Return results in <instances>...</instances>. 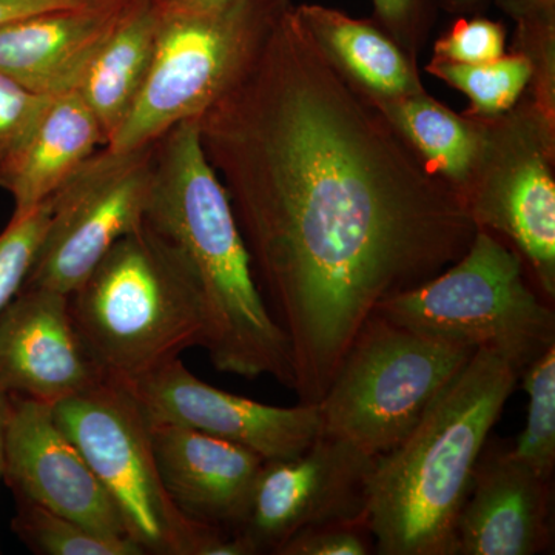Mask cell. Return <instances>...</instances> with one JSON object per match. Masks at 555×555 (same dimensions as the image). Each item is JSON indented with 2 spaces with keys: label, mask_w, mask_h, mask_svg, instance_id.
<instances>
[{
  "label": "cell",
  "mask_w": 555,
  "mask_h": 555,
  "mask_svg": "<svg viewBox=\"0 0 555 555\" xmlns=\"http://www.w3.org/2000/svg\"><path fill=\"white\" fill-rule=\"evenodd\" d=\"M196 122L288 339L299 403H320L378 305L469 248L478 228L467 201L328 57L291 0Z\"/></svg>",
  "instance_id": "1"
},
{
  "label": "cell",
  "mask_w": 555,
  "mask_h": 555,
  "mask_svg": "<svg viewBox=\"0 0 555 555\" xmlns=\"http://www.w3.org/2000/svg\"><path fill=\"white\" fill-rule=\"evenodd\" d=\"M145 224L192 269L206 302V349L215 369L241 378L269 375L294 389L291 346L259 291L228 192L208 163L198 122L156 141Z\"/></svg>",
  "instance_id": "2"
},
{
  "label": "cell",
  "mask_w": 555,
  "mask_h": 555,
  "mask_svg": "<svg viewBox=\"0 0 555 555\" xmlns=\"http://www.w3.org/2000/svg\"><path fill=\"white\" fill-rule=\"evenodd\" d=\"M518 382L509 361L477 349L408 437L375 459L367 507L375 553L455 555L478 456Z\"/></svg>",
  "instance_id": "3"
},
{
  "label": "cell",
  "mask_w": 555,
  "mask_h": 555,
  "mask_svg": "<svg viewBox=\"0 0 555 555\" xmlns=\"http://www.w3.org/2000/svg\"><path fill=\"white\" fill-rule=\"evenodd\" d=\"M69 310L102 375L119 385L206 345L198 281L178 248L145 222L109 247L69 295Z\"/></svg>",
  "instance_id": "4"
},
{
  "label": "cell",
  "mask_w": 555,
  "mask_h": 555,
  "mask_svg": "<svg viewBox=\"0 0 555 555\" xmlns=\"http://www.w3.org/2000/svg\"><path fill=\"white\" fill-rule=\"evenodd\" d=\"M53 415L144 554L254 555L243 535L190 520L171 502L156 466L149 418L126 386L104 379L53 404Z\"/></svg>",
  "instance_id": "5"
},
{
  "label": "cell",
  "mask_w": 555,
  "mask_h": 555,
  "mask_svg": "<svg viewBox=\"0 0 555 555\" xmlns=\"http://www.w3.org/2000/svg\"><path fill=\"white\" fill-rule=\"evenodd\" d=\"M375 312L426 337L494 350L520 375L555 346L554 309L526 284L516 251L485 229L454 264Z\"/></svg>",
  "instance_id": "6"
},
{
  "label": "cell",
  "mask_w": 555,
  "mask_h": 555,
  "mask_svg": "<svg viewBox=\"0 0 555 555\" xmlns=\"http://www.w3.org/2000/svg\"><path fill=\"white\" fill-rule=\"evenodd\" d=\"M476 349L400 326L374 312L346 350L321 398V433L364 454L398 447Z\"/></svg>",
  "instance_id": "7"
},
{
  "label": "cell",
  "mask_w": 555,
  "mask_h": 555,
  "mask_svg": "<svg viewBox=\"0 0 555 555\" xmlns=\"http://www.w3.org/2000/svg\"><path fill=\"white\" fill-rule=\"evenodd\" d=\"M288 0H235L224 9L160 5L155 57L137 104L105 147L133 150L196 120L238 79Z\"/></svg>",
  "instance_id": "8"
},
{
  "label": "cell",
  "mask_w": 555,
  "mask_h": 555,
  "mask_svg": "<svg viewBox=\"0 0 555 555\" xmlns=\"http://www.w3.org/2000/svg\"><path fill=\"white\" fill-rule=\"evenodd\" d=\"M156 142L102 147L49 199L50 219L22 288L72 295L116 241L144 224Z\"/></svg>",
  "instance_id": "9"
},
{
  "label": "cell",
  "mask_w": 555,
  "mask_h": 555,
  "mask_svg": "<svg viewBox=\"0 0 555 555\" xmlns=\"http://www.w3.org/2000/svg\"><path fill=\"white\" fill-rule=\"evenodd\" d=\"M375 456L321 433L292 459L266 460L240 534L257 554H276L309 526L367 518Z\"/></svg>",
  "instance_id": "10"
},
{
  "label": "cell",
  "mask_w": 555,
  "mask_h": 555,
  "mask_svg": "<svg viewBox=\"0 0 555 555\" xmlns=\"http://www.w3.org/2000/svg\"><path fill=\"white\" fill-rule=\"evenodd\" d=\"M126 386L149 422L190 427L257 452L264 460L292 459L321 434L318 403L270 406L207 385L179 358Z\"/></svg>",
  "instance_id": "11"
},
{
  "label": "cell",
  "mask_w": 555,
  "mask_h": 555,
  "mask_svg": "<svg viewBox=\"0 0 555 555\" xmlns=\"http://www.w3.org/2000/svg\"><path fill=\"white\" fill-rule=\"evenodd\" d=\"M3 477L17 499L98 534L130 539L115 503L57 425L49 403L13 396Z\"/></svg>",
  "instance_id": "12"
},
{
  "label": "cell",
  "mask_w": 555,
  "mask_h": 555,
  "mask_svg": "<svg viewBox=\"0 0 555 555\" xmlns=\"http://www.w3.org/2000/svg\"><path fill=\"white\" fill-rule=\"evenodd\" d=\"M104 379L76 328L68 295L21 288L0 313V385L53 406Z\"/></svg>",
  "instance_id": "13"
},
{
  "label": "cell",
  "mask_w": 555,
  "mask_h": 555,
  "mask_svg": "<svg viewBox=\"0 0 555 555\" xmlns=\"http://www.w3.org/2000/svg\"><path fill=\"white\" fill-rule=\"evenodd\" d=\"M553 480L486 441L455 526V555H534L553 543Z\"/></svg>",
  "instance_id": "14"
},
{
  "label": "cell",
  "mask_w": 555,
  "mask_h": 555,
  "mask_svg": "<svg viewBox=\"0 0 555 555\" xmlns=\"http://www.w3.org/2000/svg\"><path fill=\"white\" fill-rule=\"evenodd\" d=\"M160 480L178 509L198 524L240 532L266 460L190 427L150 422Z\"/></svg>",
  "instance_id": "15"
},
{
  "label": "cell",
  "mask_w": 555,
  "mask_h": 555,
  "mask_svg": "<svg viewBox=\"0 0 555 555\" xmlns=\"http://www.w3.org/2000/svg\"><path fill=\"white\" fill-rule=\"evenodd\" d=\"M129 0H90L0 25V73L43 96L75 91Z\"/></svg>",
  "instance_id": "16"
},
{
  "label": "cell",
  "mask_w": 555,
  "mask_h": 555,
  "mask_svg": "<svg viewBox=\"0 0 555 555\" xmlns=\"http://www.w3.org/2000/svg\"><path fill=\"white\" fill-rule=\"evenodd\" d=\"M467 193L478 229L509 236L528 259L546 297H555V184L540 153L521 156L503 175Z\"/></svg>",
  "instance_id": "17"
},
{
  "label": "cell",
  "mask_w": 555,
  "mask_h": 555,
  "mask_svg": "<svg viewBox=\"0 0 555 555\" xmlns=\"http://www.w3.org/2000/svg\"><path fill=\"white\" fill-rule=\"evenodd\" d=\"M105 147V137L78 91L53 98L24 147L0 175L14 201L13 217L49 201L68 178Z\"/></svg>",
  "instance_id": "18"
},
{
  "label": "cell",
  "mask_w": 555,
  "mask_h": 555,
  "mask_svg": "<svg viewBox=\"0 0 555 555\" xmlns=\"http://www.w3.org/2000/svg\"><path fill=\"white\" fill-rule=\"evenodd\" d=\"M158 0H129L76 87L100 122L105 145L118 133L144 89L155 57Z\"/></svg>",
  "instance_id": "19"
},
{
  "label": "cell",
  "mask_w": 555,
  "mask_h": 555,
  "mask_svg": "<svg viewBox=\"0 0 555 555\" xmlns=\"http://www.w3.org/2000/svg\"><path fill=\"white\" fill-rule=\"evenodd\" d=\"M297 11L328 57L371 96L393 100L422 93L404 54L375 25L326 7L299 5Z\"/></svg>",
  "instance_id": "20"
},
{
  "label": "cell",
  "mask_w": 555,
  "mask_h": 555,
  "mask_svg": "<svg viewBox=\"0 0 555 555\" xmlns=\"http://www.w3.org/2000/svg\"><path fill=\"white\" fill-rule=\"evenodd\" d=\"M374 100L426 166L447 179L466 199L488 153L485 131L423 91L393 100Z\"/></svg>",
  "instance_id": "21"
},
{
  "label": "cell",
  "mask_w": 555,
  "mask_h": 555,
  "mask_svg": "<svg viewBox=\"0 0 555 555\" xmlns=\"http://www.w3.org/2000/svg\"><path fill=\"white\" fill-rule=\"evenodd\" d=\"M13 529L33 553L40 555H144L133 540L98 534L27 500L17 499Z\"/></svg>",
  "instance_id": "22"
},
{
  "label": "cell",
  "mask_w": 555,
  "mask_h": 555,
  "mask_svg": "<svg viewBox=\"0 0 555 555\" xmlns=\"http://www.w3.org/2000/svg\"><path fill=\"white\" fill-rule=\"evenodd\" d=\"M427 72L463 91L481 116H499L524 93L531 79L532 64L525 56H502L474 65L434 60Z\"/></svg>",
  "instance_id": "23"
},
{
  "label": "cell",
  "mask_w": 555,
  "mask_h": 555,
  "mask_svg": "<svg viewBox=\"0 0 555 555\" xmlns=\"http://www.w3.org/2000/svg\"><path fill=\"white\" fill-rule=\"evenodd\" d=\"M528 393L525 429L511 444L513 452L545 480H553L555 469V346L521 372Z\"/></svg>",
  "instance_id": "24"
},
{
  "label": "cell",
  "mask_w": 555,
  "mask_h": 555,
  "mask_svg": "<svg viewBox=\"0 0 555 555\" xmlns=\"http://www.w3.org/2000/svg\"><path fill=\"white\" fill-rule=\"evenodd\" d=\"M50 219L49 201L11 218L0 233V313L24 287Z\"/></svg>",
  "instance_id": "25"
},
{
  "label": "cell",
  "mask_w": 555,
  "mask_h": 555,
  "mask_svg": "<svg viewBox=\"0 0 555 555\" xmlns=\"http://www.w3.org/2000/svg\"><path fill=\"white\" fill-rule=\"evenodd\" d=\"M0 73V175L31 137L50 102Z\"/></svg>",
  "instance_id": "26"
},
{
  "label": "cell",
  "mask_w": 555,
  "mask_h": 555,
  "mask_svg": "<svg viewBox=\"0 0 555 555\" xmlns=\"http://www.w3.org/2000/svg\"><path fill=\"white\" fill-rule=\"evenodd\" d=\"M375 553L367 518L309 526L281 545L276 555H369Z\"/></svg>",
  "instance_id": "27"
},
{
  "label": "cell",
  "mask_w": 555,
  "mask_h": 555,
  "mask_svg": "<svg viewBox=\"0 0 555 555\" xmlns=\"http://www.w3.org/2000/svg\"><path fill=\"white\" fill-rule=\"evenodd\" d=\"M505 56V30L483 17L460 20L436 43V60L455 64H485Z\"/></svg>",
  "instance_id": "28"
},
{
  "label": "cell",
  "mask_w": 555,
  "mask_h": 555,
  "mask_svg": "<svg viewBox=\"0 0 555 555\" xmlns=\"http://www.w3.org/2000/svg\"><path fill=\"white\" fill-rule=\"evenodd\" d=\"M87 2L90 0H0V25L42 13V11L82 5Z\"/></svg>",
  "instance_id": "29"
},
{
  "label": "cell",
  "mask_w": 555,
  "mask_h": 555,
  "mask_svg": "<svg viewBox=\"0 0 555 555\" xmlns=\"http://www.w3.org/2000/svg\"><path fill=\"white\" fill-rule=\"evenodd\" d=\"M375 13L390 30H406L415 21L420 9V0H372Z\"/></svg>",
  "instance_id": "30"
},
{
  "label": "cell",
  "mask_w": 555,
  "mask_h": 555,
  "mask_svg": "<svg viewBox=\"0 0 555 555\" xmlns=\"http://www.w3.org/2000/svg\"><path fill=\"white\" fill-rule=\"evenodd\" d=\"M11 404H13V396L0 385V478L5 473L7 430H9Z\"/></svg>",
  "instance_id": "31"
},
{
  "label": "cell",
  "mask_w": 555,
  "mask_h": 555,
  "mask_svg": "<svg viewBox=\"0 0 555 555\" xmlns=\"http://www.w3.org/2000/svg\"><path fill=\"white\" fill-rule=\"evenodd\" d=\"M160 5L169 9L188 11H214L224 9L235 0H158Z\"/></svg>",
  "instance_id": "32"
},
{
  "label": "cell",
  "mask_w": 555,
  "mask_h": 555,
  "mask_svg": "<svg viewBox=\"0 0 555 555\" xmlns=\"http://www.w3.org/2000/svg\"><path fill=\"white\" fill-rule=\"evenodd\" d=\"M454 7H459V9H470V7H476L478 3L483 2V0H449Z\"/></svg>",
  "instance_id": "33"
}]
</instances>
